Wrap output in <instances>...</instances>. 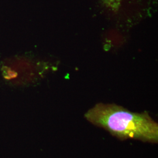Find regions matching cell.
<instances>
[{"instance_id":"obj_1","label":"cell","mask_w":158,"mask_h":158,"mask_svg":"<svg viewBox=\"0 0 158 158\" xmlns=\"http://www.w3.org/2000/svg\"><path fill=\"white\" fill-rule=\"evenodd\" d=\"M85 117L120 140L158 142V123L147 112H132L115 104L100 102L89 110Z\"/></svg>"}]
</instances>
